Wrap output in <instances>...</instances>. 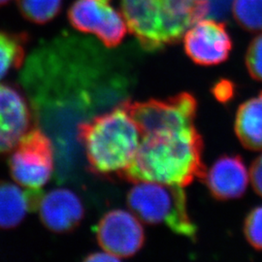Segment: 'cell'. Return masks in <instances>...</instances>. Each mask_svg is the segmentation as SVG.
Segmentation results:
<instances>
[{
    "instance_id": "cell-11",
    "label": "cell",
    "mask_w": 262,
    "mask_h": 262,
    "mask_svg": "<svg viewBox=\"0 0 262 262\" xmlns=\"http://www.w3.org/2000/svg\"><path fill=\"white\" fill-rule=\"evenodd\" d=\"M31 113L27 100L10 84H0V155L13 150L29 130Z\"/></svg>"
},
{
    "instance_id": "cell-22",
    "label": "cell",
    "mask_w": 262,
    "mask_h": 262,
    "mask_svg": "<svg viewBox=\"0 0 262 262\" xmlns=\"http://www.w3.org/2000/svg\"><path fill=\"white\" fill-rule=\"evenodd\" d=\"M121 258L118 256L114 255L112 253H108L106 251L101 252V253H95L93 254H90L85 260L86 261H118Z\"/></svg>"
},
{
    "instance_id": "cell-8",
    "label": "cell",
    "mask_w": 262,
    "mask_h": 262,
    "mask_svg": "<svg viewBox=\"0 0 262 262\" xmlns=\"http://www.w3.org/2000/svg\"><path fill=\"white\" fill-rule=\"evenodd\" d=\"M184 48L194 63L214 66L228 59L233 43L225 23L202 19L186 31Z\"/></svg>"
},
{
    "instance_id": "cell-9",
    "label": "cell",
    "mask_w": 262,
    "mask_h": 262,
    "mask_svg": "<svg viewBox=\"0 0 262 262\" xmlns=\"http://www.w3.org/2000/svg\"><path fill=\"white\" fill-rule=\"evenodd\" d=\"M96 236L104 251L119 258L135 254L145 241L140 219L122 209L112 210L102 216L96 228Z\"/></svg>"
},
{
    "instance_id": "cell-5",
    "label": "cell",
    "mask_w": 262,
    "mask_h": 262,
    "mask_svg": "<svg viewBox=\"0 0 262 262\" xmlns=\"http://www.w3.org/2000/svg\"><path fill=\"white\" fill-rule=\"evenodd\" d=\"M10 157L11 175L19 186L41 190L53 175L54 146L40 129L28 130L13 149Z\"/></svg>"
},
{
    "instance_id": "cell-2",
    "label": "cell",
    "mask_w": 262,
    "mask_h": 262,
    "mask_svg": "<svg viewBox=\"0 0 262 262\" xmlns=\"http://www.w3.org/2000/svg\"><path fill=\"white\" fill-rule=\"evenodd\" d=\"M91 168L102 175L124 174L135 159L142 133L129 108L122 102L78 126Z\"/></svg>"
},
{
    "instance_id": "cell-4",
    "label": "cell",
    "mask_w": 262,
    "mask_h": 262,
    "mask_svg": "<svg viewBox=\"0 0 262 262\" xmlns=\"http://www.w3.org/2000/svg\"><path fill=\"white\" fill-rule=\"evenodd\" d=\"M127 202L141 221L150 225H165L191 241L196 239V225L188 214L183 187L137 182L128 193Z\"/></svg>"
},
{
    "instance_id": "cell-17",
    "label": "cell",
    "mask_w": 262,
    "mask_h": 262,
    "mask_svg": "<svg viewBox=\"0 0 262 262\" xmlns=\"http://www.w3.org/2000/svg\"><path fill=\"white\" fill-rule=\"evenodd\" d=\"M232 15L245 30L262 31V0H233Z\"/></svg>"
},
{
    "instance_id": "cell-19",
    "label": "cell",
    "mask_w": 262,
    "mask_h": 262,
    "mask_svg": "<svg viewBox=\"0 0 262 262\" xmlns=\"http://www.w3.org/2000/svg\"><path fill=\"white\" fill-rule=\"evenodd\" d=\"M245 63L253 80L262 82V33L250 43L246 53Z\"/></svg>"
},
{
    "instance_id": "cell-10",
    "label": "cell",
    "mask_w": 262,
    "mask_h": 262,
    "mask_svg": "<svg viewBox=\"0 0 262 262\" xmlns=\"http://www.w3.org/2000/svg\"><path fill=\"white\" fill-rule=\"evenodd\" d=\"M210 194L219 201L243 196L250 181V173L238 155H225L215 160L203 177Z\"/></svg>"
},
{
    "instance_id": "cell-18",
    "label": "cell",
    "mask_w": 262,
    "mask_h": 262,
    "mask_svg": "<svg viewBox=\"0 0 262 262\" xmlns=\"http://www.w3.org/2000/svg\"><path fill=\"white\" fill-rule=\"evenodd\" d=\"M243 230L248 243L262 251V206L253 208L246 216Z\"/></svg>"
},
{
    "instance_id": "cell-20",
    "label": "cell",
    "mask_w": 262,
    "mask_h": 262,
    "mask_svg": "<svg viewBox=\"0 0 262 262\" xmlns=\"http://www.w3.org/2000/svg\"><path fill=\"white\" fill-rule=\"evenodd\" d=\"M212 93L216 100L221 101L222 103H226L234 95V84L228 80H221L214 85Z\"/></svg>"
},
{
    "instance_id": "cell-1",
    "label": "cell",
    "mask_w": 262,
    "mask_h": 262,
    "mask_svg": "<svg viewBox=\"0 0 262 262\" xmlns=\"http://www.w3.org/2000/svg\"><path fill=\"white\" fill-rule=\"evenodd\" d=\"M203 140L195 125L142 135L130 167L123 174L132 182H154L186 187L202 179Z\"/></svg>"
},
{
    "instance_id": "cell-13",
    "label": "cell",
    "mask_w": 262,
    "mask_h": 262,
    "mask_svg": "<svg viewBox=\"0 0 262 262\" xmlns=\"http://www.w3.org/2000/svg\"><path fill=\"white\" fill-rule=\"evenodd\" d=\"M41 196V190L0 182V229L18 226L33 208H37Z\"/></svg>"
},
{
    "instance_id": "cell-21",
    "label": "cell",
    "mask_w": 262,
    "mask_h": 262,
    "mask_svg": "<svg viewBox=\"0 0 262 262\" xmlns=\"http://www.w3.org/2000/svg\"><path fill=\"white\" fill-rule=\"evenodd\" d=\"M250 180L254 191L262 197V154L252 163L250 168Z\"/></svg>"
},
{
    "instance_id": "cell-16",
    "label": "cell",
    "mask_w": 262,
    "mask_h": 262,
    "mask_svg": "<svg viewBox=\"0 0 262 262\" xmlns=\"http://www.w3.org/2000/svg\"><path fill=\"white\" fill-rule=\"evenodd\" d=\"M21 16L28 21L45 25L59 14L62 0H17Z\"/></svg>"
},
{
    "instance_id": "cell-6",
    "label": "cell",
    "mask_w": 262,
    "mask_h": 262,
    "mask_svg": "<svg viewBox=\"0 0 262 262\" xmlns=\"http://www.w3.org/2000/svg\"><path fill=\"white\" fill-rule=\"evenodd\" d=\"M111 0H76L68 10V19L73 28L94 34L107 48L122 43L127 32L122 13L114 9Z\"/></svg>"
},
{
    "instance_id": "cell-23",
    "label": "cell",
    "mask_w": 262,
    "mask_h": 262,
    "mask_svg": "<svg viewBox=\"0 0 262 262\" xmlns=\"http://www.w3.org/2000/svg\"><path fill=\"white\" fill-rule=\"evenodd\" d=\"M11 0H0V7L5 6L6 4H8Z\"/></svg>"
},
{
    "instance_id": "cell-15",
    "label": "cell",
    "mask_w": 262,
    "mask_h": 262,
    "mask_svg": "<svg viewBox=\"0 0 262 262\" xmlns=\"http://www.w3.org/2000/svg\"><path fill=\"white\" fill-rule=\"evenodd\" d=\"M28 35L0 30V81L14 68H18L26 56Z\"/></svg>"
},
{
    "instance_id": "cell-3",
    "label": "cell",
    "mask_w": 262,
    "mask_h": 262,
    "mask_svg": "<svg viewBox=\"0 0 262 262\" xmlns=\"http://www.w3.org/2000/svg\"><path fill=\"white\" fill-rule=\"evenodd\" d=\"M210 12L209 0H122L127 28L148 51L177 43Z\"/></svg>"
},
{
    "instance_id": "cell-12",
    "label": "cell",
    "mask_w": 262,
    "mask_h": 262,
    "mask_svg": "<svg viewBox=\"0 0 262 262\" xmlns=\"http://www.w3.org/2000/svg\"><path fill=\"white\" fill-rule=\"evenodd\" d=\"M37 209L42 223L58 233L72 230L84 216L82 200L68 188H56L40 197Z\"/></svg>"
},
{
    "instance_id": "cell-14",
    "label": "cell",
    "mask_w": 262,
    "mask_h": 262,
    "mask_svg": "<svg viewBox=\"0 0 262 262\" xmlns=\"http://www.w3.org/2000/svg\"><path fill=\"white\" fill-rule=\"evenodd\" d=\"M234 129L244 148L262 150V91L238 108Z\"/></svg>"
},
{
    "instance_id": "cell-7",
    "label": "cell",
    "mask_w": 262,
    "mask_h": 262,
    "mask_svg": "<svg viewBox=\"0 0 262 262\" xmlns=\"http://www.w3.org/2000/svg\"><path fill=\"white\" fill-rule=\"evenodd\" d=\"M129 108L142 135L162 129L195 125L197 101L192 94L187 93L165 100L152 99L140 103H129Z\"/></svg>"
}]
</instances>
